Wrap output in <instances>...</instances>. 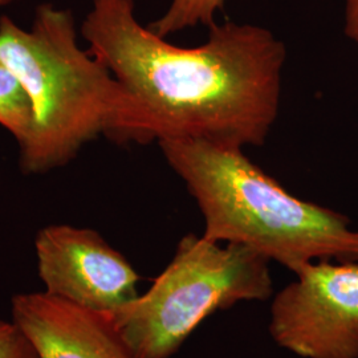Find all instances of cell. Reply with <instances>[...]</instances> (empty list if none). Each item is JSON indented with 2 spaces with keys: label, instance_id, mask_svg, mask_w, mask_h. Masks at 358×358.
Segmentation results:
<instances>
[{
  "label": "cell",
  "instance_id": "2",
  "mask_svg": "<svg viewBox=\"0 0 358 358\" xmlns=\"http://www.w3.org/2000/svg\"><path fill=\"white\" fill-rule=\"evenodd\" d=\"M0 62L34 103V128L19 146L26 174L65 166L99 136L118 145L154 142L141 105L101 60L80 48L71 11L40 4L29 31L3 15Z\"/></svg>",
  "mask_w": 358,
  "mask_h": 358
},
{
  "label": "cell",
  "instance_id": "3",
  "mask_svg": "<svg viewBox=\"0 0 358 358\" xmlns=\"http://www.w3.org/2000/svg\"><path fill=\"white\" fill-rule=\"evenodd\" d=\"M158 143L196 201L206 239L248 247L292 272L315 260L358 263V231L349 217L296 198L243 148L185 138Z\"/></svg>",
  "mask_w": 358,
  "mask_h": 358
},
{
  "label": "cell",
  "instance_id": "1",
  "mask_svg": "<svg viewBox=\"0 0 358 358\" xmlns=\"http://www.w3.org/2000/svg\"><path fill=\"white\" fill-rule=\"evenodd\" d=\"M134 6L92 0L81 35L141 105L153 141L263 145L279 115L284 43L263 27L227 22L210 27L205 44L177 47L142 26Z\"/></svg>",
  "mask_w": 358,
  "mask_h": 358
},
{
  "label": "cell",
  "instance_id": "11",
  "mask_svg": "<svg viewBox=\"0 0 358 358\" xmlns=\"http://www.w3.org/2000/svg\"><path fill=\"white\" fill-rule=\"evenodd\" d=\"M345 35L358 44V0H345Z\"/></svg>",
  "mask_w": 358,
  "mask_h": 358
},
{
  "label": "cell",
  "instance_id": "12",
  "mask_svg": "<svg viewBox=\"0 0 358 358\" xmlns=\"http://www.w3.org/2000/svg\"><path fill=\"white\" fill-rule=\"evenodd\" d=\"M11 1H13V0H0V8H1V7L8 6Z\"/></svg>",
  "mask_w": 358,
  "mask_h": 358
},
{
  "label": "cell",
  "instance_id": "6",
  "mask_svg": "<svg viewBox=\"0 0 358 358\" xmlns=\"http://www.w3.org/2000/svg\"><path fill=\"white\" fill-rule=\"evenodd\" d=\"M35 248L48 294L103 315L140 296L138 273L97 231L53 224L38 231Z\"/></svg>",
  "mask_w": 358,
  "mask_h": 358
},
{
  "label": "cell",
  "instance_id": "9",
  "mask_svg": "<svg viewBox=\"0 0 358 358\" xmlns=\"http://www.w3.org/2000/svg\"><path fill=\"white\" fill-rule=\"evenodd\" d=\"M226 0H171L166 13L157 19L149 29L166 38L192 27L215 24V15L224 8Z\"/></svg>",
  "mask_w": 358,
  "mask_h": 358
},
{
  "label": "cell",
  "instance_id": "8",
  "mask_svg": "<svg viewBox=\"0 0 358 358\" xmlns=\"http://www.w3.org/2000/svg\"><path fill=\"white\" fill-rule=\"evenodd\" d=\"M35 122L34 103L24 85L13 71L0 62V125L22 146Z\"/></svg>",
  "mask_w": 358,
  "mask_h": 358
},
{
  "label": "cell",
  "instance_id": "5",
  "mask_svg": "<svg viewBox=\"0 0 358 358\" xmlns=\"http://www.w3.org/2000/svg\"><path fill=\"white\" fill-rule=\"evenodd\" d=\"M275 296L269 333L303 358H358V263H307Z\"/></svg>",
  "mask_w": 358,
  "mask_h": 358
},
{
  "label": "cell",
  "instance_id": "7",
  "mask_svg": "<svg viewBox=\"0 0 358 358\" xmlns=\"http://www.w3.org/2000/svg\"><path fill=\"white\" fill-rule=\"evenodd\" d=\"M13 319L40 358H134L106 315L47 292L13 296Z\"/></svg>",
  "mask_w": 358,
  "mask_h": 358
},
{
  "label": "cell",
  "instance_id": "10",
  "mask_svg": "<svg viewBox=\"0 0 358 358\" xmlns=\"http://www.w3.org/2000/svg\"><path fill=\"white\" fill-rule=\"evenodd\" d=\"M0 358H40L32 341L15 322L0 320Z\"/></svg>",
  "mask_w": 358,
  "mask_h": 358
},
{
  "label": "cell",
  "instance_id": "4",
  "mask_svg": "<svg viewBox=\"0 0 358 358\" xmlns=\"http://www.w3.org/2000/svg\"><path fill=\"white\" fill-rule=\"evenodd\" d=\"M269 259L189 234L150 289L106 315L134 358H169L207 316L273 292Z\"/></svg>",
  "mask_w": 358,
  "mask_h": 358
}]
</instances>
